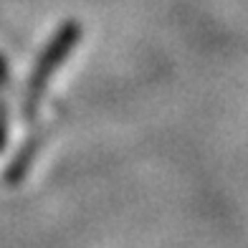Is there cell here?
<instances>
[{
    "label": "cell",
    "instance_id": "1",
    "mask_svg": "<svg viewBox=\"0 0 248 248\" xmlns=\"http://www.w3.org/2000/svg\"><path fill=\"white\" fill-rule=\"evenodd\" d=\"M78 38H81V28H78V23L69 20V23H63L53 33L51 41L46 43V48L41 51V56L36 59V63H33V71L28 76L26 94H23V114H26V119H33L38 114L41 99L48 89L51 76L61 69V63L66 59H69V53L76 48Z\"/></svg>",
    "mask_w": 248,
    "mask_h": 248
},
{
    "label": "cell",
    "instance_id": "2",
    "mask_svg": "<svg viewBox=\"0 0 248 248\" xmlns=\"http://www.w3.org/2000/svg\"><path fill=\"white\" fill-rule=\"evenodd\" d=\"M36 152H38V137H31L23 147H20V152L13 157V162H10V167H8V172H5L8 185H18L20 180L28 175L31 162H33V157H36Z\"/></svg>",
    "mask_w": 248,
    "mask_h": 248
},
{
    "label": "cell",
    "instance_id": "3",
    "mask_svg": "<svg viewBox=\"0 0 248 248\" xmlns=\"http://www.w3.org/2000/svg\"><path fill=\"white\" fill-rule=\"evenodd\" d=\"M8 142V114H5V107H0V150L5 147Z\"/></svg>",
    "mask_w": 248,
    "mask_h": 248
},
{
    "label": "cell",
    "instance_id": "4",
    "mask_svg": "<svg viewBox=\"0 0 248 248\" xmlns=\"http://www.w3.org/2000/svg\"><path fill=\"white\" fill-rule=\"evenodd\" d=\"M5 81H8V63H5L3 56H0V89L5 86Z\"/></svg>",
    "mask_w": 248,
    "mask_h": 248
}]
</instances>
